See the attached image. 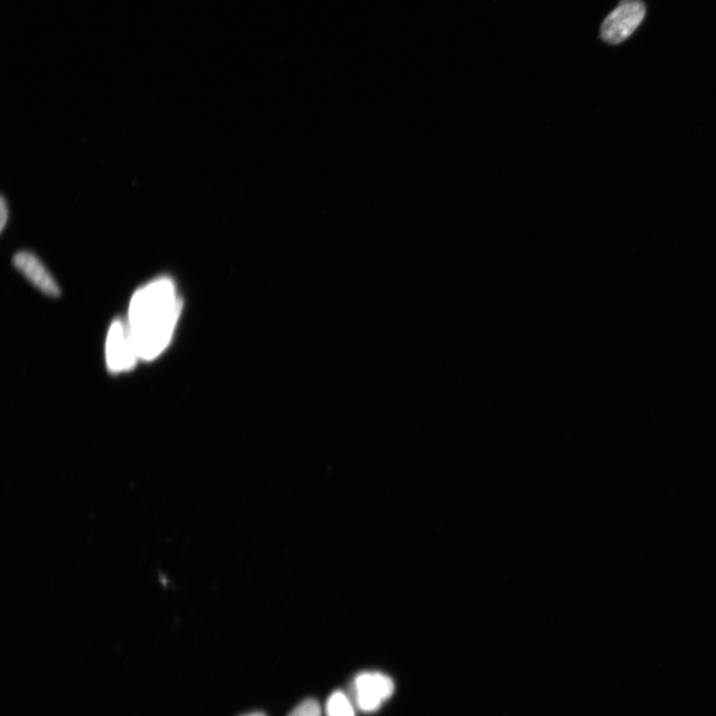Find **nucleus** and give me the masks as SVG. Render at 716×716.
Wrapping results in <instances>:
<instances>
[{
	"mask_svg": "<svg viewBox=\"0 0 716 716\" xmlns=\"http://www.w3.org/2000/svg\"><path fill=\"white\" fill-rule=\"evenodd\" d=\"M106 360L112 373L130 371L140 360L126 320L116 318L111 325L106 337Z\"/></svg>",
	"mask_w": 716,
	"mask_h": 716,
	"instance_id": "nucleus-3",
	"label": "nucleus"
},
{
	"mask_svg": "<svg viewBox=\"0 0 716 716\" xmlns=\"http://www.w3.org/2000/svg\"><path fill=\"white\" fill-rule=\"evenodd\" d=\"M646 15L642 0H621L603 21L600 37L608 45L622 44L634 34Z\"/></svg>",
	"mask_w": 716,
	"mask_h": 716,
	"instance_id": "nucleus-2",
	"label": "nucleus"
},
{
	"mask_svg": "<svg viewBox=\"0 0 716 716\" xmlns=\"http://www.w3.org/2000/svg\"><path fill=\"white\" fill-rule=\"evenodd\" d=\"M243 716H267V715L263 712L258 711V712L248 713Z\"/></svg>",
	"mask_w": 716,
	"mask_h": 716,
	"instance_id": "nucleus-9",
	"label": "nucleus"
},
{
	"mask_svg": "<svg viewBox=\"0 0 716 716\" xmlns=\"http://www.w3.org/2000/svg\"><path fill=\"white\" fill-rule=\"evenodd\" d=\"M184 303L175 282L158 277L134 294L126 324L142 360H153L163 354L175 334Z\"/></svg>",
	"mask_w": 716,
	"mask_h": 716,
	"instance_id": "nucleus-1",
	"label": "nucleus"
},
{
	"mask_svg": "<svg viewBox=\"0 0 716 716\" xmlns=\"http://www.w3.org/2000/svg\"><path fill=\"white\" fill-rule=\"evenodd\" d=\"M288 716H322V711H320L319 704L317 701L306 700L298 704Z\"/></svg>",
	"mask_w": 716,
	"mask_h": 716,
	"instance_id": "nucleus-7",
	"label": "nucleus"
},
{
	"mask_svg": "<svg viewBox=\"0 0 716 716\" xmlns=\"http://www.w3.org/2000/svg\"><path fill=\"white\" fill-rule=\"evenodd\" d=\"M326 712L328 716H356L354 708L343 691H336L329 697Z\"/></svg>",
	"mask_w": 716,
	"mask_h": 716,
	"instance_id": "nucleus-6",
	"label": "nucleus"
},
{
	"mask_svg": "<svg viewBox=\"0 0 716 716\" xmlns=\"http://www.w3.org/2000/svg\"><path fill=\"white\" fill-rule=\"evenodd\" d=\"M393 692V681L379 671L361 672L354 681L357 705L365 712L379 710L383 702L391 698Z\"/></svg>",
	"mask_w": 716,
	"mask_h": 716,
	"instance_id": "nucleus-4",
	"label": "nucleus"
},
{
	"mask_svg": "<svg viewBox=\"0 0 716 716\" xmlns=\"http://www.w3.org/2000/svg\"><path fill=\"white\" fill-rule=\"evenodd\" d=\"M0 213H2V221H0V224H2V230H4L8 219V208L5 198L2 199V205H0Z\"/></svg>",
	"mask_w": 716,
	"mask_h": 716,
	"instance_id": "nucleus-8",
	"label": "nucleus"
},
{
	"mask_svg": "<svg viewBox=\"0 0 716 716\" xmlns=\"http://www.w3.org/2000/svg\"><path fill=\"white\" fill-rule=\"evenodd\" d=\"M14 265L42 293L53 297L60 296L57 283L35 254L26 251L16 253L14 257Z\"/></svg>",
	"mask_w": 716,
	"mask_h": 716,
	"instance_id": "nucleus-5",
	"label": "nucleus"
}]
</instances>
